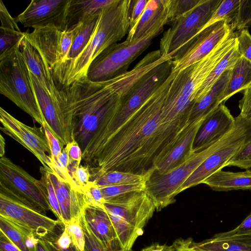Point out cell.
Here are the masks:
<instances>
[{
	"instance_id": "1",
	"label": "cell",
	"mask_w": 251,
	"mask_h": 251,
	"mask_svg": "<svg viewBox=\"0 0 251 251\" xmlns=\"http://www.w3.org/2000/svg\"><path fill=\"white\" fill-rule=\"evenodd\" d=\"M178 72L162 85L117 129L92 138L82 152L91 181L114 171L142 174L168 152L172 141L161 114L171 84Z\"/></svg>"
},
{
	"instance_id": "2",
	"label": "cell",
	"mask_w": 251,
	"mask_h": 251,
	"mask_svg": "<svg viewBox=\"0 0 251 251\" xmlns=\"http://www.w3.org/2000/svg\"><path fill=\"white\" fill-rule=\"evenodd\" d=\"M63 90L72 117V137L84 151L101 123L119 110L123 99L108 80L93 82L87 78Z\"/></svg>"
},
{
	"instance_id": "3",
	"label": "cell",
	"mask_w": 251,
	"mask_h": 251,
	"mask_svg": "<svg viewBox=\"0 0 251 251\" xmlns=\"http://www.w3.org/2000/svg\"><path fill=\"white\" fill-rule=\"evenodd\" d=\"M130 3L131 0H115L101 11L96 28L85 49L75 59L61 64L52 71L58 88H65L86 78L91 62L102 51L127 35Z\"/></svg>"
},
{
	"instance_id": "4",
	"label": "cell",
	"mask_w": 251,
	"mask_h": 251,
	"mask_svg": "<svg viewBox=\"0 0 251 251\" xmlns=\"http://www.w3.org/2000/svg\"><path fill=\"white\" fill-rule=\"evenodd\" d=\"M237 43L236 33L232 31L206 56L176 74L162 112L166 124L182 128L190 123L198 91L216 65Z\"/></svg>"
},
{
	"instance_id": "5",
	"label": "cell",
	"mask_w": 251,
	"mask_h": 251,
	"mask_svg": "<svg viewBox=\"0 0 251 251\" xmlns=\"http://www.w3.org/2000/svg\"><path fill=\"white\" fill-rule=\"evenodd\" d=\"M104 206L124 251L131 250L156 210L153 201L145 190L106 201Z\"/></svg>"
},
{
	"instance_id": "6",
	"label": "cell",
	"mask_w": 251,
	"mask_h": 251,
	"mask_svg": "<svg viewBox=\"0 0 251 251\" xmlns=\"http://www.w3.org/2000/svg\"><path fill=\"white\" fill-rule=\"evenodd\" d=\"M167 9L141 38L116 43L99 54L90 64L86 78L93 82L109 80L126 72L130 64L151 44L169 23Z\"/></svg>"
},
{
	"instance_id": "7",
	"label": "cell",
	"mask_w": 251,
	"mask_h": 251,
	"mask_svg": "<svg viewBox=\"0 0 251 251\" xmlns=\"http://www.w3.org/2000/svg\"><path fill=\"white\" fill-rule=\"evenodd\" d=\"M20 42L0 60V92L42 127L46 122L36 99L28 69L19 50Z\"/></svg>"
},
{
	"instance_id": "8",
	"label": "cell",
	"mask_w": 251,
	"mask_h": 251,
	"mask_svg": "<svg viewBox=\"0 0 251 251\" xmlns=\"http://www.w3.org/2000/svg\"><path fill=\"white\" fill-rule=\"evenodd\" d=\"M226 135L201 151H192L182 163L164 174H159L154 169L146 182L145 191L153 201L157 211L176 201L175 197L179 194V189L184 181L223 144Z\"/></svg>"
},
{
	"instance_id": "9",
	"label": "cell",
	"mask_w": 251,
	"mask_h": 251,
	"mask_svg": "<svg viewBox=\"0 0 251 251\" xmlns=\"http://www.w3.org/2000/svg\"><path fill=\"white\" fill-rule=\"evenodd\" d=\"M0 192L44 214L52 211L41 180L4 156L0 158Z\"/></svg>"
},
{
	"instance_id": "10",
	"label": "cell",
	"mask_w": 251,
	"mask_h": 251,
	"mask_svg": "<svg viewBox=\"0 0 251 251\" xmlns=\"http://www.w3.org/2000/svg\"><path fill=\"white\" fill-rule=\"evenodd\" d=\"M223 0H200L193 9L177 17L160 41L161 55H174L209 21Z\"/></svg>"
},
{
	"instance_id": "11",
	"label": "cell",
	"mask_w": 251,
	"mask_h": 251,
	"mask_svg": "<svg viewBox=\"0 0 251 251\" xmlns=\"http://www.w3.org/2000/svg\"><path fill=\"white\" fill-rule=\"evenodd\" d=\"M171 60L160 64L145 75L123 99L115 116L107 118L92 138L113 132L120 126L168 77L172 71Z\"/></svg>"
},
{
	"instance_id": "12",
	"label": "cell",
	"mask_w": 251,
	"mask_h": 251,
	"mask_svg": "<svg viewBox=\"0 0 251 251\" xmlns=\"http://www.w3.org/2000/svg\"><path fill=\"white\" fill-rule=\"evenodd\" d=\"M234 128L226 136L223 144L208 156L187 178L179 193L196 186L226 167L227 162L251 140V121L239 115L235 118Z\"/></svg>"
},
{
	"instance_id": "13",
	"label": "cell",
	"mask_w": 251,
	"mask_h": 251,
	"mask_svg": "<svg viewBox=\"0 0 251 251\" xmlns=\"http://www.w3.org/2000/svg\"><path fill=\"white\" fill-rule=\"evenodd\" d=\"M0 216L26 228L39 239L51 242L59 236L55 231L58 226L63 225L1 192Z\"/></svg>"
},
{
	"instance_id": "14",
	"label": "cell",
	"mask_w": 251,
	"mask_h": 251,
	"mask_svg": "<svg viewBox=\"0 0 251 251\" xmlns=\"http://www.w3.org/2000/svg\"><path fill=\"white\" fill-rule=\"evenodd\" d=\"M29 72L36 99L46 125L59 140L63 149L73 140L72 113L66 94L65 98L62 99H54L44 89L36 77Z\"/></svg>"
},
{
	"instance_id": "15",
	"label": "cell",
	"mask_w": 251,
	"mask_h": 251,
	"mask_svg": "<svg viewBox=\"0 0 251 251\" xmlns=\"http://www.w3.org/2000/svg\"><path fill=\"white\" fill-rule=\"evenodd\" d=\"M233 31L225 20L218 21L196 35L173 56L172 71H181L211 52Z\"/></svg>"
},
{
	"instance_id": "16",
	"label": "cell",
	"mask_w": 251,
	"mask_h": 251,
	"mask_svg": "<svg viewBox=\"0 0 251 251\" xmlns=\"http://www.w3.org/2000/svg\"><path fill=\"white\" fill-rule=\"evenodd\" d=\"M0 130L30 151L46 169L56 173L51 151L43 128L31 127L0 107Z\"/></svg>"
},
{
	"instance_id": "17",
	"label": "cell",
	"mask_w": 251,
	"mask_h": 251,
	"mask_svg": "<svg viewBox=\"0 0 251 251\" xmlns=\"http://www.w3.org/2000/svg\"><path fill=\"white\" fill-rule=\"evenodd\" d=\"M25 32L26 38L39 52L51 73L55 68L66 61L72 46L74 30L42 28Z\"/></svg>"
},
{
	"instance_id": "18",
	"label": "cell",
	"mask_w": 251,
	"mask_h": 251,
	"mask_svg": "<svg viewBox=\"0 0 251 251\" xmlns=\"http://www.w3.org/2000/svg\"><path fill=\"white\" fill-rule=\"evenodd\" d=\"M71 0H32L15 20L24 27L35 29H66V18Z\"/></svg>"
},
{
	"instance_id": "19",
	"label": "cell",
	"mask_w": 251,
	"mask_h": 251,
	"mask_svg": "<svg viewBox=\"0 0 251 251\" xmlns=\"http://www.w3.org/2000/svg\"><path fill=\"white\" fill-rule=\"evenodd\" d=\"M235 126V118L225 103L208 114L196 136L193 149L201 151L214 145L230 132Z\"/></svg>"
},
{
	"instance_id": "20",
	"label": "cell",
	"mask_w": 251,
	"mask_h": 251,
	"mask_svg": "<svg viewBox=\"0 0 251 251\" xmlns=\"http://www.w3.org/2000/svg\"><path fill=\"white\" fill-rule=\"evenodd\" d=\"M46 169L55 190L63 225L80 216L87 205L84 192L77 186L63 180L50 169Z\"/></svg>"
},
{
	"instance_id": "21",
	"label": "cell",
	"mask_w": 251,
	"mask_h": 251,
	"mask_svg": "<svg viewBox=\"0 0 251 251\" xmlns=\"http://www.w3.org/2000/svg\"><path fill=\"white\" fill-rule=\"evenodd\" d=\"M19 50L29 71L36 77L44 89L54 99L64 98V92L58 88L41 55L25 36L20 43Z\"/></svg>"
},
{
	"instance_id": "22",
	"label": "cell",
	"mask_w": 251,
	"mask_h": 251,
	"mask_svg": "<svg viewBox=\"0 0 251 251\" xmlns=\"http://www.w3.org/2000/svg\"><path fill=\"white\" fill-rule=\"evenodd\" d=\"M199 120H191L184 135L161 160L153 164L156 172L164 174L182 163L193 151L196 136L205 117Z\"/></svg>"
},
{
	"instance_id": "23",
	"label": "cell",
	"mask_w": 251,
	"mask_h": 251,
	"mask_svg": "<svg viewBox=\"0 0 251 251\" xmlns=\"http://www.w3.org/2000/svg\"><path fill=\"white\" fill-rule=\"evenodd\" d=\"M81 215L92 232L100 240L123 250L112 222L105 209L87 205Z\"/></svg>"
},
{
	"instance_id": "24",
	"label": "cell",
	"mask_w": 251,
	"mask_h": 251,
	"mask_svg": "<svg viewBox=\"0 0 251 251\" xmlns=\"http://www.w3.org/2000/svg\"><path fill=\"white\" fill-rule=\"evenodd\" d=\"M202 183L215 191L251 189V170L238 172L221 170L209 176Z\"/></svg>"
},
{
	"instance_id": "25",
	"label": "cell",
	"mask_w": 251,
	"mask_h": 251,
	"mask_svg": "<svg viewBox=\"0 0 251 251\" xmlns=\"http://www.w3.org/2000/svg\"><path fill=\"white\" fill-rule=\"evenodd\" d=\"M115 0H71L67 10V31L72 30L89 18L99 14Z\"/></svg>"
},
{
	"instance_id": "26",
	"label": "cell",
	"mask_w": 251,
	"mask_h": 251,
	"mask_svg": "<svg viewBox=\"0 0 251 251\" xmlns=\"http://www.w3.org/2000/svg\"><path fill=\"white\" fill-rule=\"evenodd\" d=\"M231 69L225 71L210 90L192 108L190 120H199L206 117L221 103H224L223 96L229 78Z\"/></svg>"
},
{
	"instance_id": "27",
	"label": "cell",
	"mask_w": 251,
	"mask_h": 251,
	"mask_svg": "<svg viewBox=\"0 0 251 251\" xmlns=\"http://www.w3.org/2000/svg\"><path fill=\"white\" fill-rule=\"evenodd\" d=\"M251 85V62L241 56L231 69L223 96L225 102L238 92H243Z\"/></svg>"
},
{
	"instance_id": "28",
	"label": "cell",
	"mask_w": 251,
	"mask_h": 251,
	"mask_svg": "<svg viewBox=\"0 0 251 251\" xmlns=\"http://www.w3.org/2000/svg\"><path fill=\"white\" fill-rule=\"evenodd\" d=\"M192 245L205 251H251V235L212 237L199 243L192 242Z\"/></svg>"
},
{
	"instance_id": "29",
	"label": "cell",
	"mask_w": 251,
	"mask_h": 251,
	"mask_svg": "<svg viewBox=\"0 0 251 251\" xmlns=\"http://www.w3.org/2000/svg\"><path fill=\"white\" fill-rule=\"evenodd\" d=\"M165 9V0H148L136 25L129 30L126 40L132 41L142 37L156 23Z\"/></svg>"
},
{
	"instance_id": "30",
	"label": "cell",
	"mask_w": 251,
	"mask_h": 251,
	"mask_svg": "<svg viewBox=\"0 0 251 251\" xmlns=\"http://www.w3.org/2000/svg\"><path fill=\"white\" fill-rule=\"evenodd\" d=\"M100 13L89 18L73 29L74 34L72 46L64 63L75 59L85 49L96 28Z\"/></svg>"
},
{
	"instance_id": "31",
	"label": "cell",
	"mask_w": 251,
	"mask_h": 251,
	"mask_svg": "<svg viewBox=\"0 0 251 251\" xmlns=\"http://www.w3.org/2000/svg\"><path fill=\"white\" fill-rule=\"evenodd\" d=\"M240 57L237 50V43L220 60L210 73L197 93L195 98V103L207 94L223 74L226 70L232 68Z\"/></svg>"
},
{
	"instance_id": "32",
	"label": "cell",
	"mask_w": 251,
	"mask_h": 251,
	"mask_svg": "<svg viewBox=\"0 0 251 251\" xmlns=\"http://www.w3.org/2000/svg\"><path fill=\"white\" fill-rule=\"evenodd\" d=\"M152 167L145 174H137L122 171H110L93 181L100 188L126 184L146 182L154 170Z\"/></svg>"
},
{
	"instance_id": "33",
	"label": "cell",
	"mask_w": 251,
	"mask_h": 251,
	"mask_svg": "<svg viewBox=\"0 0 251 251\" xmlns=\"http://www.w3.org/2000/svg\"><path fill=\"white\" fill-rule=\"evenodd\" d=\"M239 5L240 0H223L209 21L198 33L222 20L226 21L232 30L235 32Z\"/></svg>"
},
{
	"instance_id": "34",
	"label": "cell",
	"mask_w": 251,
	"mask_h": 251,
	"mask_svg": "<svg viewBox=\"0 0 251 251\" xmlns=\"http://www.w3.org/2000/svg\"><path fill=\"white\" fill-rule=\"evenodd\" d=\"M0 231L5 234L20 251H29L25 243L33 233L1 216H0Z\"/></svg>"
},
{
	"instance_id": "35",
	"label": "cell",
	"mask_w": 251,
	"mask_h": 251,
	"mask_svg": "<svg viewBox=\"0 0 251 251\" xmlns=\"http://www.w3.org/2000/svg\"><path fill=\"white\" fill-rule=\"evenodd\" d=\"M80 221L85 238L83 251H124L121 249L108 245L100 240L92 232L81 214Z\"/></svg>"
},
{
	"instance_id": "36",
	"label": "cell",
	"mask_w": 251,
	"mask_h": 251,
	"mask_svg": "<svg viewBox=\"0 0 251 251\" xmlns=\"http://www.w3.org/2000/svg\"><path fill=\"white\" fill-rule=\"evenodd\" d=\"M40 171L41 173L40 180L45 188L48 199L51 208V212L55 216L57 220L63 223L61 212L55 190L48 171L43 166L40 167Z\"/></svg>"
},
{
	"instance_id": "37",
	"label": "cell",
	"mask_w": 251,
	"mask_h": 251,
	"mask_svg": "<svg viewBox=\"0 0 251 251\" xmlns=\"http://www.w3.org/2000/svg\"><path fill=\"white\" fill-rule=\"evenodd\" d=\"M146 182L130 183L100 188L105 201L133 192L145 190Z\"/></svg>"
},
{
	"instance_id": "38",
	"label": "cell",
	"mask_w": 251,
	"mask_h": 251,
	"mask_svg": "<svg viewBox=\"0 0 251 251\" xmlns=\"http://www.w3.org/2000/svg\"><path fill=\"white\" fill-rule=\"evenodd\" d=\"M25 32L0 29V60L25 36Z\"/></svg>"
},
{
	"instance_id": "39",
	"label": "cell",
	"mask_w": 251,
	"mask_h": 251,
	"mask_svg": "<svg viewBox=\"0 0 251 251\" xmlns=\"http://www.w3.org/2000/svg\"><path fill=\"white\" fill-rule=\"evenodd\" d=\"M200 1V0H165L169 23L193 9Z\"/></svg>"
},
{
	"instance_id": "40",
	"label": "cell",
	"mask_w": 251,
	"mask_h": 251,
	"mask_svg": "<svg viewBox=\"0 0 251 251\" xmlns=\"http://www.w3.org/2000/svg\"><path fill=\"white\" fill-rule=\"evenodd\" d=\"M80 217L72 219L64 224V228L70 235L75 246L79 251H83L85 238L80 224Z\"/></svg>"
},
{
	"instance_id": "41",
	"label": "cell",
	"mask_w": 251,
	"mask_h": 251,
	"mask_svg": "<svg viewBox=\"0 0 251 251\" xmlns=\"http://www.w3.org/2000/svg\"><path fill=\"white\" fill-rule=\"evenodd\" d=\"M228 166H235L246 170L251 168V140L227 162L226 167Z\"/></svg>"
},
{
	"instance_id": "42",
	"label": "cell",
	"mask_w": 251,
	"mask_h": 251,
	"mask_svg": "<svg viewBox=\"0 0 251 251\" xmlns=\"http://www.w3.org/2000/svg\"><path fill=\"white\" fill-rule=\"evenodd\" d=\"M251 26V0H240L235 30Z\"/></svg>"
},
{
	"instance_id": "43",
	"label": "cell",
	"mask_w": 251,
	"mask_h": 251,
	"mask_svg": "<svg viewBox=\"0 0 251 251\" xmlns=\"http://www.w3.org/2000/svg\"><path fill=\"white\" fill-rule=\"evenodd\" d=\"M87 205L98 206L103 209L105 200L100 188L94 182L90 181L84 189Z\"/></svg>"
},
{
	"instance_id": "44",
	"label": "cell",
	"mask_w": 251,
	"mask_h": 251,
	"mask_svg": "<svg viewBox=\"0 0 251 251\" xmlns=\"http://www.w3.org/2000/svg\"><path fill=\"white\" fill-rule=\"evenodd\" d=\"M237 50L241 56L251 62V35L247 28L236 33Z\"/></svg>"
},
{
	"instance_id": "45",
	"label": "cell",
	"mask_w": 251,
	"mask_h": 251,
	"mask_svg": "<svg viewBox=\"0 0 251 251\" xmlns=\"http://www.w3.org/2000/svg\"><path fill=\"white\" fill-rule=\"evenodd\" d=\"M242 235H251V212L235 228L228 231L218 233L212 237L220 238Z\"/></svg>"
},
{
	"instance_id": "46",
	"label": "cell",
	"mask_w": 251,
	"mask_h": 251,
	"mask_svg": "<svg viewBox=\"0 0 251 251\" xmlns=\"http://www.w3.org/2000/svg\"><path fill=\"white\" fill-rule=\"evenodd\" d=\"M46 135L50 150L51 151V158L53 164L56 168V173H57V165L58 159L61 154L63 148L59 140L50 130L46 125L42 126Z\"/></svg>"
},
{
	"instance_id": "47",
	"label": "cell",
	"mask_w": 251,
	"mask_h": 251,
	"mask_svg": "<svg viewBox=\"0 0 251 251\" xmlns=\"http://www.w3.org/2000/svg\"><path fill=\"white\" fill-rule=\"evenodd\" d=\"M148 1V0H131L129 15V30L132 29L137 24L145 9Z\"/></svg>"
},
{
	"instance_id": "48",
	"label": "cell",
	"mask_w": 251,
	"mask_h": 251,
	"mask_svg": "<svg viewBox=\"0 0 251 251\" xmlns=\"http://www.w3.org/2000/svg\"><path fill=\"white\" fill-rule=\"evenodd\" d=\"M0 29L21 31L15 18L9 14L1 0H0Z\"/></svg>"
},
{
	"instance_id": "49",
	"label": "cell",
	"mask_w": 251,
	"mask_h": 251,
	"mask_svg": "<svg viewBox=\"0 0 251 251\" xmlns=\"http://www.w3.org/2000/svg\"><path fill=\"white\" fill-rule=\"evenodd\" d=\"M73 180L75 184L83 191L91 181L89 167L80 165L73 176Z\"/></svg>"
},
{
	"instance_id": "50",
	"label": "cell",
	"mask_w": 251,
	"mask_h": 251,
	"mask_svg": "<svg viewBox=\"0 0 251 251\" xmlns=\"http://www.w3.org/2000/svg\"><path fill=\"white\" fill-rule=\"evenodd\" d=\"M243 93V97L239 101V115L251 121V85L245 89Z\"/></svg>"
},
{
	"instance_id": "51",
	"label": "cell",
	"mask_w": 251,
	"mask_h": 251,
	"mask_svg": "<svg viewBox=\"0 0 251 251\" xmlns=\"http://www.w3.org/2000/svg\"><path fill=\"white\" fill-rule=\"evenodd\" d=\"M52 242L61 251H79L64 227L62 232Z\"/></svg>"
},
{
	"instance_id": "52",
	"label": "cell",
	"mask_w": 251,
	"mask_h": 251,
	"mask_svg": "<svg viewBox=\"0 0 251 251\" xmlns=\"http://www.w3.org/2000/svg\"><path fill=\"white\" fill-rule=\"evenodd\" d=\"M67 149L69 160L80 163L82 161V152L77 143L73 140L65 146Z\"/></svg>"
},
{
	"instance_id": "53",
	"label": "cell",
	"mask_w": 251,
	"mask_h": 251,
	"mask_svg": "<svg viewBox=\"0 0 251 251\" xmlns=\"http://www.w3.org/2000/svg\"><path fill=\"white\" fill-rule=\"evenodd\" d=\"M182 240V239L176 240L171 246L154 243L143 249L141 251H176L180 246Z\"/></svg>"
},
{
	"instance_id": "54",
	"label": "cell",
	"mask_w": 251,
	"mask_h": 251,
	"mask_svg": "<svg viewBox=\"0 0 251 251\" xmlns=\"http://www.w3.org/2000/svg\"><path fill=\"white\" fill-rule=\"evenodd\" d=\"M0 251H20L17 246L0 231Z\"/></svg>"
},
{
	"instance_id": "55",
	"label": "cell",
	"mask_w": 251,
	"mask_h": 251,
	"mask_svg": "<svg viewBox=\"0 0 251 251\" xmlns=\"http://www.w3.org/2000/svg\"><path fill=\"white\" fill-rule=\"evenodd\" d=\"M192 240L189 239H182V242L176 251H195L192 247Z\"/></svg>"
},
{
	"instance_id": "56",
	"label": "cell",
	"mask_w": 251,
	"mask_h": 251,
	"mask_svg": "<svg viewBox=\"0 0 251 251\" xmlns=\"http://www.w3.org/2000/svg\"><path fill=\"white\" fill-rule=\"evenodd\" d=\"M36 251H53L50 244L49 241L39 239L37 245Z\"/></svg>"
},
{
	"instance_id": "57",
	"label": "cell",
	"mask_w": 251,
	"mask_h": 251,
	"mask_svg": "<svg viewBox=\"0 0 251 251\" xmlns=\"http://www.w3.org/2000/svg\"><path fill=\"white\" fill-rule=\"evenodd\" d=\"M5 142L4 137L0 135V157H3L5 154Z\"/></svg>"
},
{
	"instance_id": "58",
	"label": "cell",
	"mask_w": 251,
	"mask_h": 251,
	"mask_svg": "<svg viewBox=\"0 0 251 251\" xmlns=\"http://www.w3.org/2000/svg\"><path fill=\"white\" fill-rule=\"evenodd\" d=\"M50 244L53 251H61L60 250L58 249L51 241H49Z\"/></svg>"
},
{
	"instance_id": "59",
	"label": "cell",
	"mask_w": 251,
	"mask_h": 251,
	"mask_svg": "<svg viewBox=\"0 0 251 251\" xmlns=\"http://www.w3.org/2000/svg\"><path fill=\"white\" fill-rule=\"evenodd\" d=\"M192 245V244H191ZM192 247H193V249L195 251H203V250H201V249H199L198 248H195V247H194L192 246Z\"/></svg>"
},
{
	"instance_id": "60",
	"label": "cell",
	"mask_w": 251,
	"mask_h": 251,
	"mask_svg": "<svg viewBox=\"0 0 251 251\" xmlns=\"http://www.w3.org/2000/svg\"><path fill=\"white\" fill-rule=\"evenodd\" d=\"M128 251H132L131 250Z\"/></svg>"
}]
</instances>
